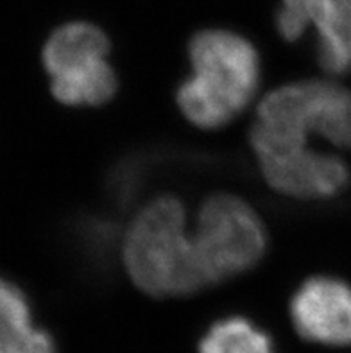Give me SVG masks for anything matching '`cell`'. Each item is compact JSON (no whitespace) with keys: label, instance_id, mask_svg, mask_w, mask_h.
Returning a JSON list of instances; mask_svg holds the SVG:
<instances>
[{"label":"cell","instance_id":"30bf717a","mask_svg":"<svg viewBox=\"0 0 351 353\" xmlns=\"http://www.w3.org/2000/svg\"><path fill=\"white\" fill-rule=\"evenodd\" d=\"M197 353H276L271 336L242 316L215 321L199 339Z\"/></svg>","mask_w":351,"mask_h":353},{"label":"cell","instance_id":"277c9868","mask_svg":"<svg viewBox=\"0 0 351 353\" xmlns=\"http://www.w3.org/2000/svg\"><path fill=\"white\" fill-rule=\"evenodd\" d=\"M110 40L99 27L74 22L58 27L41 50L54 99L67 106H103L119 79L108 61Z\"/></svg>","mask_w":351,"mask_h":353},{"label":"cell","instance_id":"6da1fadb","mask_svg":"<svg viewBox=\"0 0 351 353\" xmlns=\"http://www.w3.org/2000/svg\"><path fill=\"white\" fill-rule=\"evenodd\" d=\"M188 59L192 74L176 92L188 122L203 130H219L251 104L260 83V58L244 36L205 29L188 43Z\"/></svg>","mask_w":351,"mask_h":353},{"label":"cell","instance_id":"8992f818","mask_svg":"<svg viewBox=\"0 0 351 353\" xmlns=\"http://www.w3.org/2000/svg\"><path fill=\"white\" fill-rule=\"evenodd\" d=\"M263 178L276 192L298 199H328L350 185V169L339 157L314 151L308 143L254 151Z\"/></svg>","mask_w":351,"mask_h":353},{"label":"cell","instance_id":"ba28073f","mask_svg":"<svg viewBox=\"0 0 351 353\" xmlns=\"http://www.w3.org/2000/svg\"><path fill=\"white\" fill-rule=\"evenodd\" d=\"M0 353H59L49 330L38 327L26 292L0 276Z\"/></svg>","mask_w":351,"mask_h":353},{"label":"cell","instance_id":"52a82bcc","mask_svg":"<svg viewBox=\"0 0 351 353\" xmlns=\"http://www.w3.org/2000/svg\"><path fill=\"white\" fill-rule=\"evenodd\" d=\"M290 321L303 341L330 348L351 346V287L334 276H314L289 305Z\"/></svg>","mask_w":351,"mask_h":353},{"label":"cell","instance_id":"8fae6325","mask_svg":"<svg viewBox=\"0 0 351 353\" xmlns=\"http://www.w3.org/2000/svg\"><path fill=\"white\" fill-rule=\"evenodd\" d=\"M317 0H281V8L276 14V27L281 38L296 41L301 38L307 27L314 22Z\"/></svg>","mask_w":351,"mask_h":353},{"label":"cell","instance_id":"7a4b0ae2","mask_svg":"<svg viewBox=\"0 0 351 353\" xmlns=\"http://www.w3.org/2000/svg\"><path fill=\"white\" fill-rule=\"evenodd\" d=\"M122 259L134 285L154 298L194 294L208 285L185 206L170 194L147 203L131 221Z\"/></svg>","mask_w":351,"mask_h":353},{"label":"cell","instance_id":"5b68a950","mask_svg":"<svg viewBox=\"0 0 351 353\" xmlns=\"http://www.w3.org/2000/svg\"><path fill=\"white\" fill-rule=\"evenodd\" d=\"M192 235L208 285L253 269L267 248L265 226L257 212L230 194H215L203 203Z\"/></svg>","mask_w":351,"mask_h":353},{"label":"cell","instance_id":"3957f363","mask_svg":"<svg viewBox=\"0 0 351 353\" xmlns=\"http://www.w3.org/2000/svg\"><path fill=\"white\" fill-rule=\"evenodd\" d=\"M249 134L298 143H308V134H317L337 148L351 149V92L328 81L280 86L263 97Z\"/></svg>","mask_w":351,"mask_h":353},{"label":"cell","instance_id":"9c48e42d","mask_svg":"<svg viewBox=\"0 0 351 353\" xmlns=\"http://www.w3.org/2000/svg\"><path fill=\"white\" fill-rule=\"evenodd\" d=\"M317 29V63L328 74L351 70V0H317L314 11Z\"/></svg>","mask_w":351,"mask_h":353}]
</instances>
